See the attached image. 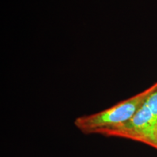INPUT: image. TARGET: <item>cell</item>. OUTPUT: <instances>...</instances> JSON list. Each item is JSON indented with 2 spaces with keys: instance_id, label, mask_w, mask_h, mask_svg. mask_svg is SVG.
Masks as SVG:
<instances>
[{
  "instance_id": "1",
  "label": "cell",
  "mask_w": 157,
  "mask_h": 157,
  "mask_svg": "<svg viewBox=\"0 0 157 157\" xmlns=\"http://www.w3.org/2000/svg\"><path fill=\"white\" fill-rule=\"evenodd\" d=\"M156 87L157 82L141 93L109 109L93 114L78 117L74 120V125L84 134H98L103 129L123 124L132 119Z\"/></svg>"
},
{
  "instance_id": "2",
  "label": "cell",
  "mask_w": 157,
  "mask_h": 157,
  "mask_svg": "<svg viewBox=\"0 0 157 157\" xmlns=\"http://www.w3.org/2000/svg\"><path fill=\"white\" fill-rule=\"evenodd\" d=\"M98 134L139 141L157 149V117L143 103L126 123L103 129Z\"/></svg>"
}]
</instances>
